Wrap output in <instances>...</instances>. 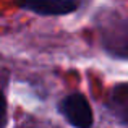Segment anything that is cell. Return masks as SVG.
<instances>
[{"label":"cell","mask_w":128,"mask_h":128,"mask_svg":"<svg viewBox=\"0 0 128 128\" xmlns=\"http://www.w3.org/2000/svg\"><path fill=\"white\" fill-rule=\"evenodd\" d=\"M96 26L100 46L110 57L128 60V20L114 10L97 13Z\"/></svg>","instance_id":"cell-1"},{"label":"cell","mask_w":128,"mask_h":128,"mask_svg":"<svg viewBox=\"0 0 128 128\" xmlns=\"http://www.w3.org/2000/svg\"><path fill=\"white\" fill-rule=\"evenodd\" d=\"M5 122H6V99L3 92L0 91V128L5 126Z\"/></svg>","instance_id":"cell-5"},{"label":"cell","mask_w":128,"mask_h":128,"mask_svg":"<svg viewBox=\"0 0 128 128\" xmlns=\"http://www.w3.org/2000/svg\"><path fill=\"white\" fill-rule=\"evenodd\" d=\"M109 109L115 114V117H118L120 122L128 125V86L123 84L115 88L109 102Z\"/></svg>","instance_id":"cell-4"},{"label":"cell","mask_w":128,"mask_h":128,"mask_svg":"<svg viewBox=\"0 0 128 128\" xmlns=\"http://www.w3.org/2000/svg\"><path fill=\"white\" fill-rule=\"evenodd\" d=\"M58 110L65 120L75 128H91L94 122L92 109L88 99L80 92H73L63 97L58 106Z\"/></svg>","instance_id":"cell-2"},{"label":"cell","mask_w":128,"mask_h":128,"mask_svg":"<svg viewBox=\"0 0 128 128\" xmlns=\"http://www.w3.org/2000/svg\"><path fill=\"white\" fill-rule=\"evenodd\" d=\"M16 5L41 16H63L78 8V0H16Z\"/></svg>","instance_id":"cell-3"}]
</instances>
